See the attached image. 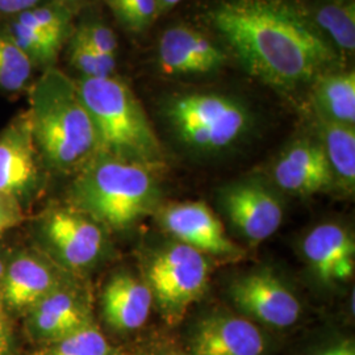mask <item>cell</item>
<instances>
[{
	"label": "cell",
	"mask_w": 355,
	"mask_h": 355,
	"mask_svg": "<svg viewBox=\"0 0 355 355\" xmlns=\"http://www.w3.org/2000/svg\"><path fill=\"white\" fill-rule=\"evenodd\" d=\"M26 220V208L10 196L0 193V237Z\"/></svg>",
	"instance_id": "28"
},
{
	"label": "cell",
	"mask_w": 355,
	"mask_h": 355,
	"mask_svg": "<svg viewBox=\"0 0 355 355\" xmlns=\"http://www.w3.org/2000/svg\"><path fill=\"white\" fill-rule=\"evenodd\" d=\"M41 0H0V13L17 16L40 6Z\"/></svg>",
	"instance_id": "30"
},
{
	"label": "cell",
	"mask_w": 355,
	"mask_h": 355,
	"mask_svg": "<svg viewBox=\"0 0 355 355\" xmlns=\"http://www.w3.org/2000/svg\"><path fill=\"white\" fill-rule=\"evenodd\" d=\"M33 64L7 31H0V89L19 92L29 85Z\"/></svg>",
	"instance_id": "24"
},
{
	"label": "cell",
	"mask_w": 355,
	"mask_h": 355,
	"mask_svg": "<svg viewBox=\"0 0 355 355\" xmlns=\"http://www.w3.org/2000/svg\"><path fill=\"white\" fill-rule=\"evenodd\" d=\"M70 64L82 74V78H103L114 74L116 60L98 54L78 29L70 44Z\"/></svg>",
	"instance_id": "25"
},
{
	"label": "cell",
	"mask_w": 355,
	"mask_h": 355,
	"mask_svg": "<svg viewBox=\"0 0 355 355\" xmlns=\"http://www.w3.org/2000/svg\"><path fill=\"white\" fill-rule=\"evenodd\" d=\"M313 20L338 49L355 51L354 0H325L315 8Z\"/></svg>",
	"instance_id": "21"
},
{
	"label": "cell",
	"mask_w": 355,
	"mask_h": 355,
	"mask_svg": "<svg viewBox=\"0 0 355 355\" xmlns=\"http://www.w3.org/2000/svg\"><path fill=\"white\" fill-rule=\"evenodd\" d=\"M153 295L146 282L127 274H114L102 292V316L110 329L129 333L140 329L148 321Z\"/></svg>",
	"instance_id": "18"
},
{
	"label": "cell",
	"mask_w": 355,
	"mask_h": 355,
	"mask_svg": "<svg viewBox=\"0 0 355 355\" xmlns=\"http://www.w3.org/2000/svg\"><path fill=\"white\" fill-rule=\"evenodd\" d=\"M306 355H355L354 343L352 340H345L331 343L329 346Z\"/></svg>",
	"instance_id": "31"
},
{
	"label": "cell",
	"mask_w": 355,
	"mask_h": 355,
	"mask_svg": "<svg viewBox=\"0 0 355 355\" xmlns=\"http://www.w3.org/2000/svg\"><path fill=\"white\" fill-rule=\"evenodd\" d=\"M44 166L78 173L99 150L98 136L76 80L48 69L32 85L26 110Z\"/></svg>",
	"instance_id": "2"
},
{
	"label": "cell",
	"mask_w": 355,
	"mask_h": 355,
	"mask_svg": "<svg viewBox=\"0 0 355 355\" xmlns=\"http://www.w3.org/2000/svg\"><path fill=\"white\" fill-rule=\"evenodd\" d=\"M28 111H21L0 130V193L24 208L33 203L44 183Z\"/></svg>",
	"instance_id": "9"
},
{
	"label": "cell",
	"mask_w": 355,
	"mask_h": 355,
	"mask_svg": "<svg viewBox=\"0 0 355 355\" xmlns=\"http://www.w3.org/2000/svg\"><path fill=\"white\" fill-rule=\"evenodd\" d=\"M19 346L13 318L0 302V355H17Z\"/></svg>",
	"instance_id": "29"
},
{
	"label": "cell",
	"mask_w": 355,
	"mask_h": 355,
	"mask_svg": "<svg viewBox=\"0 0 355 355\" xmlns=\"http://www.w3.org/2000/svg\"><path fill=\"white\" fill-rule=\"evenodd\" d=\"M32 246L76 275L98 266L108 253L102 224L71 204L51 205L31 223Z\"/></svg>",
	"instance_id": "5"
},
{
	"label": "cell",
	"mask_w": 355,
	"mask_h": 355,
	"mask_svg": "<svg viewBox=\"0 0 355 355\" xmlns=\"http://www.w3.org/2000/svg\"><path fill=\"white\" fill-rule=\"evenodd\" d=\"M79 31L98 54L105 58L116 60L119 44L114 31L110 26H104L102 23H89L80 26Z\"/></svg>",
	"instance_id": "27"
},
{
	"label": "cell",
	"mask_w": 355,
	"mask_h": 355,
	"mask_svg": "<svg viewBox=\"0 0 355 355\" xmlns=\"http://www.w3.org/2000/svg\"><path fill=\"white\" fill-rule=\"evenodd\" d=\"M8 254H10V252L0 248V287H1V282H3V277H4V271H6Z\"/></svg>",
	"instance_id": "33"
},
{
	"label": "cell",
	"mask_w": 355,
	"mask_h": 355,
	"mask_svg": "<svg viewBox=\"0 0 355 355\" xmlns=\"http://www.w3.org/2000/svg\"><path fill=\"white\" fill-rule=\"evenodd\" d=\"M23 320L26 338L35 347L57 341L94 322L87 295L74 279L41 299Z\"/></svg>",
	"instance_id": "10"
},
{
	"label": "cell",
	"mask_w": 355,
	"mask_h": 355,
	"mask_svg": "<svg viewBox=\"0 0 355 355\" xmlns=\"http://www.w3.org/2000/svg\"><path fill=\"white\" fill-rule=\"evenodd\" d=\"M31 355H114V347L95 322L62 338L36 346Z\"/></svg>",
	"instance_id": "22"
},
{
	"label": "cell",
	"mask_w": 355,
	"mask_h": 355,
	"mask_svg": "<svg viewBox=\"0 0 355 355\" xmlns=\"http://www.w3.org/2000/svg\"><path fill=\"white\" fill-rule=\"evenodd\" d=\"M171 355H187V354H179V353H178V354H171Z\"/></svg>",
	"instance_id": "35"
},
{
	"label": "cell",
	"mask_w": 355,
	"mask_h": 355,
	"mask_svg": "<svg viewBox=\"0 0 355 355\" xmlns=\"http://www.w3.org/2000/svg\"><path fill=\"white\" fill-rule=\"evenodd\" d=\"M208 272L205 255L178 242L153 258L146 284L164 316L175 322L203 293Z\"/></svg>",
	"instance_id": "7"
},
{
	"label": "cell",
	"mask_w": 355,
	"mask_h": 355,
	"mask_svg": "<svg viewBox=\"0 0 355 355\" xmlns=\"http://www.w3.org/2000/svg\"><path fill=\"white\" fill-rule=\"evenodd\" d=\"M266 340L248 318L214 315L202 320L191 337L192 355H263Z\"/></svg>",
	"instance_id": "15"
},
{
	"label": "cell",
	"mask_w": 355,
	"mask_h": 355,
	"mask_svg": "<svg viewBox=\"0 0 355 355\" xmlns=\"http://www.w3.org/2000/svg\"><path fill=\"white\" fill-rule=\"evenodd\" d=\"M162 224L178 241L204 255L236 257L241 253L227 236L220 218L203 202L168 205L162 212Z\"/></svg>",
	"instance_id": "13"
},
{
	"label": "cell",
	"mask_w": 355,
	"mask_h": 355,
	"mask_svg": "<svg viewBox=\"0 0 355 355\" xmlns=\"http://www.w3.org/2000/svg\"><path fill=\"white\" fill-rule=\"evenodd\" d=\"M117 20L132 32H142L159 15L157 0H107Z\"/></svg>",
	"instance_id": "26"
},
{
	"label": "cell",
	"mask_w": 355,
	"mask_h": 355,
	"mask_svg": "<svg viewBox=\"0 0 355 355\" xmlns=\"http://www.w3.org/2000/svg\"><path fill=\"white\" fill-rule=\"evenodd\" d=\"M55 1H58V3H61V1H62V0H55Z\"/></svg>",
	"instance_id": "34"
},
{
	"label": "cell",
	"mask_w": 355,
	"mask_h": 355,
	"mask_svg": "<svg viewBox=\"0 0 355 355\" xmlns=\"http://www.w3.org/2000/svg\"><path fill=\"white\" fill-rule=\"evenodd\" d=\"M157 1H158V10H159V13H161L164 12V11L171 10L173 7H175L177 4H179L183 0H157Z\"/></svg>",
	"instance_id": "32"
},
{
	"label": "cell",
	"mask_w": 355,
	"mask_h": 355,
	"mask_svg": "<svg viewBox=\"0 0 355 355\" xmlns=\"http://www.w3.org/2000/svg\"><path fill=\"white\" fill-rule=\"evenodd\" d=\"M221 203L232 225L249 241L270 239L283 220L277 196L257 182H242L223 191Z\"/></svg>",
	"instance_id": "12"
},
{
	"label": "cell",
	"mask_w": 355,
	"mask_h": 355,
	"mask_svg": "<svg viewBox=\"0 0 355 355\" xmlns=\"http://www.w3.org/2000/svg\"><path fill=\"white\" fill-rule=\"evenodd\" d=\"M130 355H141V354H130Z\"/></svg>",
	"instance_id": "36"
},
{
	"label": "cell",
	"mask_w": 355,
	"mask_h": 355,
	"mask_svg": "<svg viewBox=\"0 0 355 355\" xmlns=\"http://www.w3.org/2000/svg\"><path fill=\"white\" fill-rule=\"evenodd\" d=\"M321 120L322 149L327 154L334 178H338L346 189L355 183V130L354 125Z\"/></svg>",
	"instance_id": "20"
},
{
	"label": "cell",
	"mask_w": 355,
	"mask_h": 355,
	"mask_svg": "<svg viewBox=\"0 0 355 355\" xmlns=\"http://www.w3.org/2000/svg\"><path fill=\"white\" fill-rule=\"evenodd\" d=\"M303 254L318 279L327 284L343 283L354 274V241L337 224L312 229L303 241Z\"/></svg>",
	"instance_id": "16"
},
{
	"label": "cell",
	"mask_w": 355,
	"mask_h": 355,
	"mask_svg": "<svg viewBox=\"0 0 355 355\" xmlns=\"http://www.w3.org/2000/svg\"><path fill=\"white\" fill-rule=\"evenodd\" d=\"M7 32L33 64H53L64 44L62 40L51 36L19 16H15Z\"/></svg>",
	"instance_id": "23"
},
{
	"label": "cell",
	"mask_w": 355,
	"mask_h": 355,
	"mask_svg": "<svg viewBox=\"0 0 355 355\" xmlns=\"http://www.w3.org/2000/svg\"><path fill=\"white\" fill-rule=\"evenodd\" d=\"M229 293L243 313L268 327L288 328L302 315V304L296 295L267 271L234 280Z\"/></svg>",
	"instance_id": "11"
},
{
	"label": "cell",
	"mask_w": 355,
	"mask_h": 355,
	"mask_svg": "<svg viewBox=\"0 0 355 355\" xmlns=\"http://www.w3.org/2000/svg\"><path fill=\"white\" fill-rule=\"evenodd\" d=\"M212 23L243 67L274 87L318 78L334 58L318 28L280 0H225Z\"/></svg>",
	"instance_id": "1"
},
{
	"label": "cell",
	"mask_w": 355,
	"mask_h": 355,
	"mask_svg": "<svg viewBox=\"0 0 355 355\" xmlns=\"http://www.w3.org/2000/svg\"><path fill=\"white\" fill-rule=\"evenodd\" d=\"M167 116L178 136L202 152L232 146L250 127V114L241 103L216 94H190L168 105Z\"/></svg>",
	"instance_id": "6"
},
{
	"label": "cell",
	"mask_w": 355,
	"mask_h": 355,
	"mask_svg": "<svg viewBox=\"0 0 355 355\" xmlns=\"http://www.w3.org/2000/svg\"><path fill=\"white\" fill-rule=\"evenodd\" d=\"M158 61L168 76H193L215 71L225 64L224 51L191 26L168 28L158 42Z\"/></svg>",
	"instance_id": "14"
},
{
	"label": "cell",
	"mask_w": 355,
	"mask_h": 355,
	"mask_svg": "<svg viewBox=\"0 0 355 355\" xmlns=\"http://www.w3.org/2000/svg\"><path fill=\"white\" fill-rule=\"evenodd\" d=\"M74 279L36 248H17L8 254L0 287V302L12 318H23L51 292Z\"/></svg>",
	"instance_id": "8"
},
{
	"label": "cell",
	"mask_w": 355,
	"mask_h": 355,
	"mask_svg": "<svg viewBox=\"0 0 355 355\" xmlns=\"http://www.w3.org/2000/svg\"><path fill=\"white\" fill-rule=\"evenodd\" d=\"M152 168L98 152L76 173L70 204L105 229L129 228L154 202Z\"/></svg>",
	"instance_id": "3"
},
{
	"label": "cell",
	"mask_w": 355,
	"mask_h": 355,
	"mask_svg": "<svg viewBox=\"0 0 355 355\" xmlns=\"http://www.w3.org/2000/svg\"><path fill=\"white\" fill-rule=\"evenodd\" d=\"M272 175L282 190L295 195L327 190L334 180L322 145L311 141L292 145L274 166Z\"/></svg>",
	"instance_id": "17"
},
{
	"label": "cell",
	"mask_w": 355,
	"mask_h": 355,
	"mask_svg": "<svg viewBox=\"0 0 355 355\" xmlns=\"http://www.w3.org/2000/svg\"><path fill=\"white\" fill-rule=\"evenodd\" d=\"M76 85L95 127L98 152L150 167L161 162V144L125 82L110 76L80 78Z\"/></svg>",
	"instance_id": "4"
},
{
	"label": "cell",
	"mask_w": 355,
	"mask_h": 355,
	"mask_svg": "<svg viewBox=\"0 0 355 355\" xmlns=\"http://www.w3.org/2000/svg\"><path fill=\"white\" fill-rule=\"evenodd\" d=\"M313 98L320 117L346 125H354L355 74L353 71L318 78Z\"/></svg>",
	"instance_id": "19"
}]
</instances>
